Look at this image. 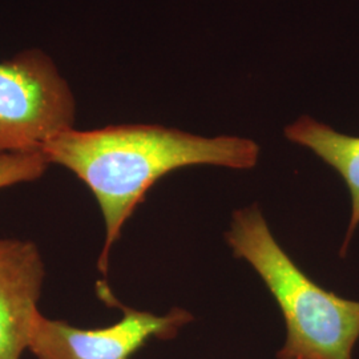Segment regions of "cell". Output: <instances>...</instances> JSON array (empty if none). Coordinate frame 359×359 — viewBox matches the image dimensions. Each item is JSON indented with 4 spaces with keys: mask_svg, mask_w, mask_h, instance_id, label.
Returning <instances> with one entry per match:
<instances>
[{
    "mask_svg": "<svg viewBox=\"0 0 359 359\" xmlns=\"http://www.w3.org/2000/svg\"><path fill=\"white\" fill-rule=\"evenodd\" d=\"M43 154L76 175L103 213L105 241L97 268L107 274L109 253L121 229L148 191L168 173L191 165L250 169L259 147L249 139L201 137L161 126H111L65 130L47 142Z\"/></svg>",
    "mask_w": 359,
    "mask_h": 359,
    "instance_id": "1",
    "label": "cell"
},
{
    "mask_svg": "<svg viewBox=\"0 0 359 359\" xmlns=\"http://www.w3.org/2000/svg\"><path fill=\"white\" fill-rule=\"evenodd\" d=\"M225 240L246 259L283 311L286 342L277 359H353L359 338V302L313 283L274 240L257 205L237 210Z\"/></svg>",
    "mask_w": 359,
    "mask_h": 359,
    "instance_id": "2",
    "label": "cell"
},
{
    "mask_svg": "<svg viewBox=\"0 0 359 359\" xmlns=\"http://www.w3.org/2000/svg\"><path fill=\"white\" fill-rule=\"evenodd\" d=\"M75 121V95L50 55L32 48L0 62V154L41 152Z\"/></svg>",
    "mask_w": 359,
    "mask_h": 359,
    "instance_id": "3",
    "label": "cell"
},
{
    "mask_svg": "<svg viewBox=\"0 0 359 359\" xmlns=\"http://www.w3.org/2000/svg\"><path fill=\"white\" fill-rule=\"evenodd\" d=\"M105 304L123 310V318L108 327L80 329L39 313L32 326L28 351L36 359H132L151 339H172L193 316L184 309L165 316L124 306L105 283H99Z\"/></svg>",
    "mask_w": 359,
    "mask_h": 359,
    "instance_id": "4",
    "label": "cell"
},
{
    "mask_svg": "<svg viewBox=\"0 0 359 359\" xmlns=\"http://www.w3.org/2000/svg\"><path fill=\"white\" fill-rule=\"evenodd\" d=\"M44 278L36 245L0 238V359H22L28 350Z\"/></svg>",
    "mask_w": 359,
    "mask_h": 359,
    "instance_id": "5",
    "label": "cell"
},
{
    "mask_svg": "<svg viewBox=\"0 0 359 359\" xmlns=\"http://www.w3.org/2000/svg\"><path fill=\"white\" fill-rule=\"evenodd\" d=\"M290 142L306 147L345 180L351 196V219L341 256H345L348 243L359 225V137L347 136L316 121L301 117L285 129Z\"/></svg>",
    "mask_w": 359,
    "mask_h": 359,
    "instance_id": "6",
    "label": "cell"
},
{
    "mask_svg": "<svg viewBox=\"0 0 359 359\" xmlns=\"http://www.w3.org/2000/svg\"><path fill=\"white\" fill-rule=\"evenodd\" d=\"M50 165L43 152L0 154V191L41 177Z\"/></svg>",
    "mask_w": 359,
    "mask_h": 359,
    "instance_id": "7",
    "label": "cell"
}]
</instances>
